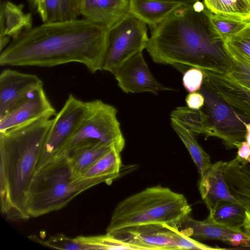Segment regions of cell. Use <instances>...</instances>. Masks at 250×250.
I'll return each mask as SVG.
<instances>
[{
    "label": "cell",
    "instance_id": "4fadbf2b",
    "mask_svg": "<svg viewBox=\"0 0 250 250\" xmlns=\"http://www.w3.org/2000/svg\"><path fill=\"white\" fill-rule=\"evenodd\" d=\"M41 85L43 83L36 75L11 69L3 70L0 74V119Z\"/></svg>",
    "mask_w": 250,
    "mask_h": 250
},
{
    "label": "cell",
    "instance_id": "52a82bcc",
    "mask_svg": "<svg viewBox=\"0 0 250 250\" xmlns=\"http://www.w3.org/2000/svg\"><path fill=\"white\" fill-rule=\"evenodd\" d=\"M146 24L129 13L107 30L103 66L112 74L124 62L146 49Z\"/></svg>",
    "mask_w": 250,
    "mask_h": 250
},
{
    "label": "cell",
    "instance_id": "7c38bea8",
    "mask_svg": "<svg viewBox=\"0 0 250 250\" xmlns=\"http://www.w3.org/2000/svg\"><path fill=\"white\" fill-rule=\"evenodd\" d=\"M56 113L43 85H41L33 90L22 102L0 119V132L43 118H52Z\"/></svg>",
    "mask_w": 250,
    "mask_h": 250
},
{
    "label": "cell",
    "instance_id": "8992f818",
    "mask_svg": "<svg viewBox=\"0 0 250 250\" xmlns=\"http://www.w3.org/2000/svg\"><path fill=\"white\" fill-rule=\"evenodd\" d=\"M88 111L63 151V155L83 144L102 142L121 153L125 140L117 117V110L100 100L88 101Z\"/></svg>",
    "mask_w": 250,
    "mask_h": 250
},
{
    "label": "cell",
    "instance_id": "d6986e66",
    "mask_svg": "<svg viewBox=\"0 0 250 250\" xmlns=\"http://www.w3.org/2000/svg\"><path fill=\"white\" fill-rule=\"evenodd\" d=\"M43 22L77 19L81 15V0H28Z\"/></svg>",
    "mask_w": 250,
    "mask_h": 250
},
{
    "label": "cell",
    "instance_id": "4316f807",
    "mask_svg": "<svg viewBox=\"0 0 250 250\" xmlns=\"http://www.w3.org/2000/svg\"><path fill=\"white\" fill-rule=\"evenodd\" d=\"M203 2L212 13L250 20V0H203Z\"/></svg>",
    "mask_w": 250,
    "mask_h": 250
},
{
    "label": "cell",
    "instance_id": "83f0119b",
    "mask_svg": "<svg viewBox=\"0 0 250 250\" xmlns=\"http://www.w3.org/2000/svg\"><path fill=\"white\" fill-rule=\"evenodd\" d=\"M83 238L91 250H144L142 247L130 241L118 238L107 233L96 236H83Z\"/></svg>",
    "mask_w": 250,
    "mask_h": 250
},
{
    "label": "cell",
    "instance_id": "9c48e42d",
    "mask_svg": "<svg viewBox=\"0 0 250 250\" xmlns=\"http://www.w3.org/2000/svg\"><path fill=\"white\" fill-rule=\"evenodd\" d=\"M199 91L205 98L201 109L208 116L206 136L219 138L228 149L239 148L245 141V122L204 82Z\"/></svg>",
    "mask_w": 250,
    "mask_h": 250
},
{
    "label": "cell",
    "instance_id": "603a6c76",
    "mask_svg": "<svg viewBox=\"0 0 250 250\" xmlns=\"http://www.w3.org/2000/svg\"><path fill=\"white\" fill-rule=\"evenodd\" d=\"M122 162L120 153L114 147L99 159L81 178H100L107 184L119 177Z\"/></svg>",
    "mask_w": 250,
    "mask_h": 250
},
{
    "label": "cell",
    "instance_id": "ffe728a7",
    "mask_svg": "<svg viewBox=\"0 0 250 250\" xmlns=\"http://www.w3.org/2000/svg\"><path fill=\"white\" fill-rule=\"evenodd\" d=\"M22 4H16L10 1L1 3L0 38L7 36L14 39L32 28V15L25 13Z\"/></svg>",
    "mask_w": 250,
    "mask_h": 250
},
{
    "label": "cell",
    "instance_id": "d4e9b609",
    "mask_svg": "<svg viewBox=\"0 0 250 250\" xmlns=\"http://www.w3.org/2000/svg\"><path fill=\"white\" fill-rule=\"evenodd\" d=\"M246 210L240 203L222 201L209 213L208 216L219 224L232 229H241Z\"/></svg>",
    "mask_w": 250,
    "mask_h": 250
},
{
    "label": "cell",
    "instance_id": "5b68a950",
    "mask_svg": "<svg viewBox=\"0 0 250 250\" xmlns=\"http://www.w3.org/2000/svg\"><path fill=\"white\" fill-rule=\"evenodd\" d=\"M103 182L100 178H74L67 156L56 158L36 171L27 192L25 209L29 217L56 211L81 192Z\"/></svg>",
    "mask_w": 250,
    "mask_h": 250
},
{
    "label": "cell",
    "instance_id": "44dd1931",
    "mask_svg": "<svg viewBox=\"0 0 250 250\" xmlns=\"http://www.w3.org/2000/svg\"><path fill=\"white\" fill-rule=\"evenodd\" d=\"M180 5L158 0H129L128 12L152 28Z\"/></svg>",
    "mask_w": 250,
    "mask_h": 250
},
{
    "label": "cell",
    "instance_id": "d590c367",
    "mask_svg": "<svg viewBox=\"0 0 250 250\" xmlns=\"http://www.w3.org/2000/svg\"><path fill=\"white\" fill-rule=\"evenodd\" d=\"M250 155V146L245 141H243L241 146L238 148L237 154L235 157L241 164L248 163L247 160Z\"/></svg>",
    "mask_w": 250,
    "mask_h": 250
},
{
    "label": "cell",
    "instance_id": "ab89813d",
    "mask_svg": "<svg viewBox=\"0 0 250 250\" xmlns=\"http://www.w3.org/2000/svg\"><path fill=\"white\" fill-rule=\"evenodd\" d=\"M247 163H249V164H250V155L248 159Z\"/></svg>",
    "mask_w": 250,
    "mask_h": 250
},
{
    "label": "cell",
    "instance_id": "8fae6325",
    "mask_svg": "<svg viewBox=\"0 0 250 250\" xmlns=\"http://www.w3.org/2000/svg\"><path fill=\"white\" fill-rule=\"evenodd\" d=\"M201 70L203 82L227 102L244 121L250 123V89L235 81L226 70Z\"/></svg>",
    "mask_w": 250,
    "mask_h": 250
},
{
    "label": "cell",
    "instance_id": "2e32d148",
    "mask_svg": "<svg viewBox=\"0 0 250 250\" xmlns=\"http://www.w3.org/2000/svg\"><path fill=\"white\" fill-rule=\"evenodd\" d=\"M226 162H216L200 176L199 190L209 213L222 201L239 203L231 195L224 177L223 171Z\"/></svg>",
    "mask_w": 250,
    "mask_h": 250
},
{
    "label": "cell",
    "instance_id": "30bf717a",
    "mask_svg": "<svg viewBox=\"0 0 250 250\" xmlns=\"http://www.w3.org/2000/svg\"><path fill=\"white\" fill-rule=\"evenodd\" d=\"M122 90L126 93L159 92L173 90L159 83L153 77L142 52L122 63L113 74Z\"/></svg>",
    "mask_w": 250,
    "mask_h": 250
},
{
    "label": "cell",
    "instance_id": "7a4b0ae2",
    "mask_svg": "<svg viewBox=\"0 0 250 250\" xmlns=\"http://www.w3.org/2000/svg\"><path fill=\"white\" fill-rule=\"evenodd\" d=\"M146 49L155 62L172 65L183 73L191 67L226 70L228 66L223 41L200 0L180 5L151 28Z\"/></svg>",
    "mask_w": 250,
    "mask_h": 250
},
{
    "label": "cell",
    "instance_id": "e0dca14e",
    "mask_svg": "<svg viewBox=\"0 0 250 250\" xmlns=\"http://www.w3.org/2000/svg\"><path fill=\"white\" fill-rule=\"evenodd\" d=\"M180 230L191 238L219 240L233 247H237L236 236L244 232L242 229L229 228L214 221L210 217L202 221L196 220L187 216L181 223Z\"/></svg>",
    "mask_w": 250,
    "mask_h": 250
},
{
    "label": "cell",
    "instance_id": "d6a6232c",
    "mask_svg": "<svg viewBox=\"0 0 250 250\" xmlns=\"http://www.w3.org/2000/svg\"><path fill=\"white\" fill-rule=\"evenodd\" d=\"M163 225L171 230L172 236L177 250H226V248L212 247L200 243L183 233L179 230L178 228L172 227L167 224H163Z\"/></svg>",
    "mask_w": 250,
    "mask_h": 250
},
{
    "label": "cell",
    "instance_id": "ac0fdd59",
    "mask_svg": "<svg viewBox=\"0 0 250 250\" xmlns=\"http://www.w3.org/2000/svg\"><path fill=\"white\" fill-rule=\"evenodd\" d=\"M223 174L231 195L250 209V164H241L235 158L227 162Z\"/></svg>",
    "mask_w": 250,
    "mask_h": 250
},
{
    "label": "cell",
    "instance_id": "1f68e13d",
    "mask_svg": "<svg viewBox=\"0 0 250 250\" xmlns=\"http://www.w3.org/2000/svg\"><path fill=\"white\" fill-rule=\"evenodd\" d=\"M31 239L47 247L66 250H87L89 247L82 240L81 236L70 238L62 234L51 236L45 241L39 239L35 236Z\"/></svg>",
    "mask_w": 250,
    "mask_h": 250
},
{
    "label": "cell",
    "instance_id": "5bb4252c",
    "mask_svg": "<svg viewBox=\"0 0 250 250\" xmlns=\"http://www.w3.org/2000/svg\"><path fill=\"white\" fill-rule=\"evenodd\" d=\"M109 235L130 241L144 250H177L171 230L162 224L126 228Z\"/></svg>",
    "mask_w": 250,
    "mask_h": 250
},
{
    "label": "cell",
    "instance_id": "9a60e30c",
    "mask_svg": "<svg viewBox=\"0 0 250 250\" xmlns=\"http://www.w3.org/2000/svg\"><path fill=\"white\" fill-rule=\"evenodd\" d=\"M129 0H81V15L107 30L128 13Z\"/></svg>",
    "mask_w": 250,
    "mask_h": 250
},
{
    "label": "cell",
    "instance_id": "cb8c5ba5",
    "mask_svg": "<svg viewBox=\"0 0 250 250\" xmlns=\"http://www.w3.org/2000/svg\"><path fill=\"white\" fill-rule=\"evenodd\" d=\"M171 125L187 148L202 176L212 165L209 155L199 145L191 132L174 120H171Z\"/></svg>",
    "mask_w": 250,
    "mask_h": 250
},
{
    "label": "cell",
    "instance_id": "8d00e7d4",
    "mask_svg": "<svg viewBox=\"0 0 250 250\" xmlns=\"http://www.w3.org/2000/svg\"><path fill=\"white\" fill-rule=\"evenodd\" d=\"M243 232L250 237V209H246L245 211V218L242 225Z\"/></svg>",
    "mask_w": 250,
    "mask_h": 250
},
{
    "label": "cell",
    "instance_id": "277c9868",
    "mask_svg": "<svg viewBox=\"0 0 250 250\" xmlns=\"http://www.w3.org/2000/svg\"><path fill=\"white\" fill-rule=\"evenodd\" d=\"M191 210L183 194L161 186L148 187L116 206L106 233L148 224H167L179 228Z\"/></svg>",
    "mask_w": 250,
    "mask_h": 250
},
{
    "label": "cell",
    "instance_id": "f1b7e54d",
    "mask_svg": "<svg viewBox=\"0 0 250 250\" xmlns=\"http://www.w3.org/2000/svg\"><path fill=\"white\" fill-rule=\"evenodd\" d=\"M223 47L250 63V20L239 31L223 41Z\"/></svg>",
    "mask_w": 250,
    "mask_h": 250
},
{
    "label": "cell",
    "instance_id": "ba28073f",
    "mask_svg": "<svg viewBox=\"0 0 250 250\" xmlns=\"http://www.w3.org/2000/svg\"><path fill=\"white\" fill-rule=\"evenodd\" d=\"M89 107V102H83L71 94L69 95L62 109L53 118L36 171L53 160L63 156L64 148L85 118Z\"/></svg>",
    "mask_w": 250,
    "mask_h": 250
},
{
    "label": "cell",
    "instance_id": "f546056e",
    "mask_svg": "<svg viewBox=\"0 0 250 250\" xmlns=\"http://www.w3.org/2000/svg\"><path fill=\"white\" fill-rule=\"evenodd\" d=\"M209 16L214 29L223 41L239 31L249 21L214 14L209 11Z\"/></svg>",
    "mask_w": 250,
    "mask_h": 250
},
{
    "label": "cell",
    "instance_id": "4dcf8cb0",
    "mask_svg": "<svg viewBox=\"0 0 250 250\" xmlns=\"http://www.w3.org/2000/svg\"><path fill=\"white\" fill-rule=\"evenodd\" d=\"M225 51L229 60L226 71L235 81L250 89V63L231 51Z\"/></svg>",
    "mask_w": 250,
    "mask_h": 250
},
{
    "label": "cell",
    "instance_id": "6da1fadb",
    "mask_svg": "<svg viewBox=\"0 0 250 250\" xmlns=\"http://www.w3.org/2000/svg\"><path fill=\"white\" fill-rule=\"evenodd\" d=\"M107 29L85 19L43 22L3 49L1 66L51 67L71 62L91 73L103 70Z\"/></svg>",
    "mask_w": 250,
    "mask_h": 250
},
{
    "label": "cell",
    "instance_id": "f35d334b",
    "mask_svg": "<svg viewBox=\"0 0 250 250\" xmlns=\"http://www.w3.org/2000/svg\"><path fill=\"white\" fill-rule=\"evenodd\" d=\"M246 128V134L245 136V141L250 146V123H245Z\"/></svg>",
    "mask_w": 250,
    "mask_h": 250
},
{
    "label": "cell",
    "instance_id": "484cf974",
    "mask_svg": "<svg viewBox=\"0 0 250 250\" xmlns=\"http://www.w3.org/2000/svg\"><path fill=\"white\" fill-rule=\"evenodd\" d=\"M208 115L201 109L195 110L188 107H178L170 113V120H174L195 135H206Z\"/></svg>",
    "mask_w": 250,
    "mask_h": 250
},
{
    "label": "cell",
    "instance_id": "e575fe53",
    "mask_svg": "<svg viewBox=\"0 0 250 250\" xmlns=\"http://www.w3.org/2000/svg\"><path fill=\"white\" fill-rule=\"evenodd\" d=\"M186 102L188 107L199 110L203 107L205 98L199 91L189 93L186 98Z\"/></svg>",
    "mask_w": 250,
    "mask_h": 250
},
{
    "label": "cell",
    "instance_id": "836d02e7",
    "mask_svg": "<svg viewBox=\"0 0 250 250\" xmlns=\"http://www.w3.org/2000/svg\"><path fill=\"white\" fill-rule=\"evenodd\" d=\"M184 87L189 93L199 91L204 81L203 71L198 68L191 67L187 70L183 77Z\"/></svg>",
    "mask_w": 250,
    "mask_h": 250
},
{
    "label": "cell",
    "instance_id": "3957f363",
    "mask_svg": "<svg viewBox=\"0 0 250 250\" xmlns=\"http://www.w3.org/2000/svg\"><path fill=\"white\" fill-rule=\"evenodd\" d=\"M53 118H43L0 132L1 211L8 219L29 218L25 208Z\"/></svg>",
    "mask_w": 250,
    "mask_h": 250
},
{
    "label": "cell",
    "instance_id": "74e56055",
    "mask_svg": "<svg viewBox=\"0 0 250 250\" xmlns=\"http://www.w3.org/2000/svg\"><path fill=\"white\" fill-rule=\"evenodd\" d=\"M179 4L181 5H190L193 4L199 0H158Z\"/></svg>",
    "mask_w": 250,
    "mask_h": 250
},
{
    "label": "cell",
    "instance_id": "7402d4cb",
    "mask_svg": "<svg viewBox=\"0 0 250 250\" xmlns=\"http://www.w3.org/2000/svg\"><path fill=\"white\" fill-rule=\"evenodd\" d=\"M113 146L102 142L89 143L79 146L66 155L74 178L83 174Z\"/></svg>",
    "mask_w": 250,
    "mask_h": 250
}]
</instances>
